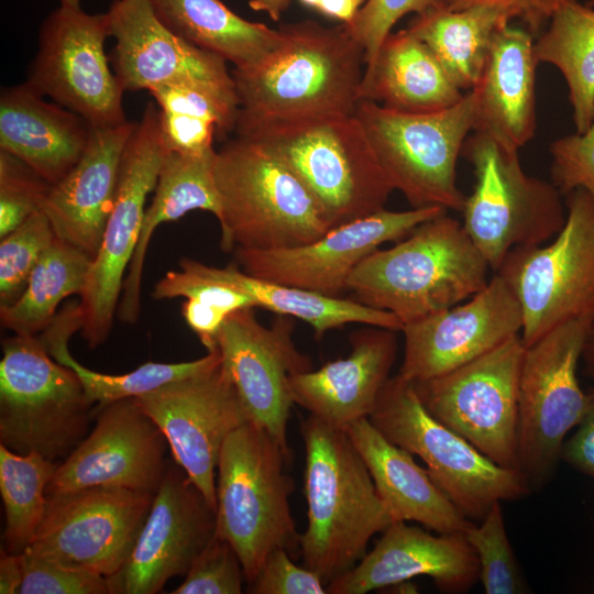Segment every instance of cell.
I'll use <instances>...</instances> for the list:
<instances>
[{"label":"cell","mask_w":594,"mask_h":594,"mask_svg":"<svg viewBox=\"0 0 594 594\" xmlns=\"http://www.w3.org/2000/svg\"><path fill=\"white\" fill-rule=\"evenodd\" d=\"M300 432L308 517L300 554L302 565L328 585L365 556L393 518L345 429L309 415Z\"/></svg>","instance_id":"1"},{"label":"cell","mask_w":594,"mask_h":594,"mask_svg":"<svg viewBox=\"0 0 594 594\" xmlns=\"http://www.w3.org/2000/svg\"><path fill=\"white\" fill-rule=\"evenodd\" d=\"M234 132L284 163L319 202L331 228L384 209L394 191L354 114L238 117Z\"/></svg>","instance_id":"2"},{"label":"cell","mask_w":594,"mask_h":594,"mask_svg":"<svg viewBox=\"0 0 594 594\" xmlns=\"http://www.w3.org/2000/svg\"><path fill=\"white\" fill-rule=\"evenodd\" d=\"M490 265L463 226L443 212L367 255L348 280L354 300L405 323L455 306L488 283Z\"/></svg>","instance_id":"3"},{"label":"cell","mask_w":594,"mask_h":594,"mask_svg":"<svg viewBox=\"0 0 594 594\" xmlns=\"http://www.w3.org/2000/svg\"><path fill=\"white\" fill-rule=\"evenodd\" d=\"M283 45L261 67L234 68L238 117L286 118L354 114L364 50L341 23L306 20L282 24Z\"/></svg>","instance_id":"4"},{"label":"cell","mask_w":594,"mask_h":594,"mask_svg":"<svg viewBox=\"0 0 594 594\" xmlns=\"http://www.w3.org/2000/svg\"><path fill=\"white\" fill-rule=\"evenodd\" d=\"M213 172L223 251L298 246L332 229L304 183L254 141L235 136L226 142Z\"/></svg>","instance_id":"5"},{"label":"cell","mask_w":594,"mask_h":594,"mask_svg":"<svg viewBox=\"0 0 594 594\" xmlns=\"http://www.w3.org/2000/svg\"><path fill=\"white\" fill-rule=\"evenodd\" d=\"M290 461L275 439L252 420L224 441L217 465L216 531L239 556L245 583H251L272 551L299 550L289 497Z\"/></svg>","instance_id":"6"},{"label":"cell","mask_w":594,"mask_h":594,"mask_svg":"<svg viewBox=\"0 0 594 594\" xmlns=\"http://www.w3.org/2000/svg\"><path fill=\"white\" fill-rule=\"evenodd\" d=\"M95 406L77 374L38 336L2 340L0 444L61 462L86 438Z\"/></svg>","instance_id":"7"},{"label":"cell","mask_w":594,"mask_h":594,"mask_svg":"<svg viewBox=\"0 0 594 594\" xmlns=\"http://www.w3.org/2000/svg\"><path fill=\"white\" fill-rule=\"evenodd\" d=\"M354 116L385 177L413 208L462 211L466 196L457 186V163L473 131L471 90L454 106L427 113L395 111L362 99Z\"/></svg>","instance_id":"8"},{"label":"cell","mask_w":594,"mask_h":594,"mask_svg":"<svg viewBox=\"0 0 594 594\" xmlns=\"http://www.w3.org/2000/svg\"><path fill=\"white\" fill-rule=\"evenodd\" d=\"M369 419L389 441L419 457L437 485L474 522L496 502L531 493L518 471L496 464L436 419L414 384L399 374L389 377Z\"/></svg>","instance_id":"9"},{"label":"cell","mask_w":594,"mask_h":594,"mask_svg":"<svg viewBox=\"0 0 594 594\" xmlns=\"http://www.w3.org/2000/svg\"><path fill=\"white\" fill-rule=\"evenodd\" d=\"M461 155L475 176L462 226L493 271L515 248L540 245L559 233L566 219L561 194L552 183L527 175L517 150L474 132Z\"/></svg>","instance_id":"10"},{"label":"cell","mask_w":594,"mask_h":594,"mask_svg":"<svg viewBox=\"0 0 594 594\" xmlns=\"http://www.w3.org/2000/svg\"><path fill=\"white\" fill-rule=\"evenodd\" d=\"M594 320L557 326L525 348L518 392V472L531 492L554 476L566 435L581 422L587 393L576 370Z\"/></svg>","instance_id":"11"},{"label":"cell","mask_w":594,"mask_h":594,"mask_svg":"<svg viewBox=\"0 0 594 594\" xmlns=\"http://www.w3.org/2000/svg\"><path fill=\"white\" fill-rule=\"evenodd\" d=\"M566 197V219L554 240L515 248L495 272L520 304L525 348L566 321L594 320V200L584 189Z\"/></svg>","instance_id":"12"},{"label":"cell","mask_w":594,"mask_h":594,"mask_svg":"<svg viewBox=\"0 0 594 594\" xmlns=\"http://www.w3.org/2000/svg\"><path fill=\"white\" fill-rule=\"evenodd\" d=\"M165 152L160 110L148 102L123 151L114 205L79 296L80 334L90 349L105 343L112 330L124 274L141 234L145 202L155 189Z\"/></svg>","instance_id":"13"},{"label":"cell","mask_w":594,"mask_h":594,"mask_svg":"<svg viewBox=\"0 0 594 594\" xmlns=\"http://www.w3.org/2000/svg\"><path fill=\"white\" fill-rule=\"evenodd\" d=\"M520 334L442 375L411 382L425 408L496 464L518 471Z\"/></svg>","instance_id":"14"},{"label":"cell","mask_w":594,"mask_h":594,"mask_svg":"<svg viewBox=\"0 0 594 594\" xmlns=\"http://www.w3.org/2000/svg\"><path fill=\"white\" fill-rule=\"evenodd\" d=\"M109 36L107 12L91 14L80 7L59 4L41 25L38 48L25 82L92 128L127 122L124 89L105 53Z\"/></svg>","instance_id":"15"},{"label":"cell","mask_w":594,"mask_h":594,"mask_svg":"<svg viewBox=\"0 0 594 594\" xmlns=\"http://www.w3.org/2000/svg\"><path fill=\"white\" fill-rule=\"evenodd\" d=\"M153 499V493L112 486L46 494L42 520L26 549L108 578L130 556Z\"/></svg>","instance_id":"16"},{"label":"cell","mask_w":594,"mask_h":594,"mask_svg":"<svg viewBox=\"0 0 594 594\" xmlns=\"http://www.w3.org/2000/svg\"><path fill=\"white\" fill-rule=\"evenodd\" d=\"M166 438L174 461L217 505L216 477L226 439L250 417L220 361L135 397Z\"/></svg>","instance_id":"17"},{"label":"cell","mask_w":594,"mask_h":594,"mask_svg":"<svg viewBox=\"0 0 594 594\" xmlns=\"http://www.w3.org/2000/svg\"><path fill=\"white\" fill-rule=\"evenodd\" d=\"M448 210L438 207L406 211L378 210L334 227L317 240L276 250L234 249V262L262 279L339 298L356 266L386 242H398L420 223Z\"/></svg>","instance_id":"18"},{"label":"cell","mask_w":594,"mask_h":594,"mask_svg":"<svg viewBox=\"0 0 594 594\" xmlns=\"http://www.w3.org/2000/svg\"><path fill=\"white\" fill-rule=\"evenodd\" d=\"M290 317L278 316L271 327L258 322L254 308L232 312L222 324L217 350L250 420L264 428L292 461L287 425L294 400L292 374L312 369L311 360L293 341Z\"/></svg>","instance_id":"19"},{"label":"cell","mask_w":594,"mask_h":594,"mask_svg":"<svg viewBox=\"0 0 594 594\" xmlns=\"http://www.w3.org/2000/svg\"><path fill=\"white\" fill-rule=\"evenodd\" d=\"M215 531V508L186 472L168 461L130 556L106 578L110 594L160 592L169 579L186 575Z\"/></svg>","instance_id":"20"},{"label":"cell","mask_w":594,"mask_h":594,"mask_svg":"<svg viewBox=\"0 0 594 594\" xmlns=\"http://www.w3.org/2000/svg\"><path fill=\"white\" fill-rule=\"evenodd\" d=\"M94 419L92 430L58 463L46 494L94 486L155 494L168 464V443L135 397L95 407Z\"/></svg>","instance_id":"21"},{"label":"cell","mask_w":594,"mask_h":594,"mask_svg":"<svg viewBox=\"0 0 594 594\" xmlns=\"http://www.w3.org/2000/svg\"><path fill=\"white\" fill-rule=\"evenodd\" d=\"M107 13L110 35L116 40L113 73L124 91L186 84L239 108L227 61L173 33L157 18L150 0H113Z\"/></svg>","instance_id":"22"},{"label":"cell","mask_w":594,"mask_h":594,"mask_svg":"<svg viewBox=\"0 0 594 594\" xmlns=\"http://www.w3.org/2000/svg\"><path fill=\"white\" fill-rule=\"evenodd\" d=\"M522 330L520 304L499 274L463 304L405 323L399 375L426 381L453 371Z\"/></svg>","instance_id":"23"},{"label":"cell","mask_w":594,"mask_h":594,"mask_svg":"<svg viewBox=\"0 0 594 594\" xmlns=\"http://www.w3.org/2000/svg\"><path fill=\"white\" fill-rule=\"evenodd\" d=\"M421 575L443 593L468 592L480 580V565L464 532L435 536L425 527L393 521L371 551L327 585V593L365 594Z\"/></svg>","instance_id":"24"},{"label":"cell","mask_w":594,"mask_h":594,"mask_svg":"<svg viewBox=\"0 0 594 594\" xmlns=\"http://www.w3.org/2000/svg\"><path fill=\"white\" fill-rule=\"evenodd\" d=\"M397 332L374 326L359 329L349 338L351 352L346 358L292 374L294 404L342 429L369 418L391 377L397 355Z\"/></svg>","instance_id":"25"},{"label":"cell","mask_w":594,"mask_h":594,"mask_svg":"<svg viewBox=\"0 0 594 594\" xmlns=\"http://www.w3.org/2000/svg\"><path fill=\"white\" fill-rule=\"evenodd\" d=\"M135 124L92 128L82 156L52 186L43 206L55 234L92 258L114 205L123 151Z\"/></svg>","instance_id":"26"},{"label":"cell","mask_w":594,"mask_h":594,"mask_svg":"<svg viewBox=\"0 0 594 594\" xmlns=\"http://www.w3.org/2000/svg\"><path fill=\"white\" fill-rule=\"evenodd\" d=\"M534 35L501 25L474 95L473 131L491 135L506 147L519 150L535 135L536 69Z\"/></svg>","instance_id":"27"},{"label":"cell","mask_w":594,"mask_h":594,"mask_svg":"<svg viewBox=\"0 0 594 594\" xmlns=\"http://www.w3.org/2000/svg\"><path fill=\"white\" fill-rule=\"evenodd\" d=\"M91 131L84 118L46 101L26 82L1 90L0 150L21 160L51 185L77 164Z\"/></svg>","instance_id":"28"},{"label":"cell","mask_w":594,"mask_h":594,"mask_svg":"<svg viewBox=\"0 0 594 594\" xmlns=\"http://www.w3.org/2000/svg\"><path fill=\"white\" fill-rule=\"evenodd\" d=\"M345 431L365 463L393 521H416L437 534L465 532L468 519L414 454L389 441L369 418Z\"/></svg>","instance_id":"29"},{"label":"cell","mask_w":594,"mask_h":594,"mask_svg":"<svg viewBox=\"0 0 594 594\" xmlns=\"http://www.w3.org/2000/svg\"><path fill=\"white\" fill-rule=\"evenodd\" d=\"M216 154L215 148L202 154L166 150L154 197L145 209L141 234L124 278L117 309L121 322L134 324L139 320L146 252L157 227L194 210L208 211L219 219L221 205L213 172Z\"/></svg>","instance_id":"30"},{"label":"cell","mask_w":594,"mask_h":594,"mask_svg":"<svg viewBox=\"0 0 594 594\" xmlns=\"http://www.w3.org/2000/svg\"><path fill=\"white\" fill-rule=\"evenodd\" d=\"M429 47L407 29L389 33L373 63L365 67L360 100L400 112L448 109L464 96Z\"/></svg>","instance_id":"31"},{"label":"cell","mask_w":594,"mask_h":594,"mask_svg":"<svg viewBox=\"0 0 594 594\" xmlns=\"http://www.w3.org/2000/svg\"><path fill=\"white\" fill-rule=\"evenodd\" d=\"M173 33L230 62L238 69L264 65L283 45L284 36L263 23L248 21L221 0H150Z\"/></svg>","instance_id":"32"},{"label":"cell","mask_w":594,"mask_h":594,"mask_svg":"<svg viewBox=\"0 0 594 594\" xmlns=\"http://www.w3.org/2000/svg\"><path fill=\"white\" fill-rule=\"evenodd\" d=\"M179 267L226 283L244 292L256 307L308 323L316 337L348 323H363L400 331L403 323L393 314L367 307L349 297H328L314 292L254 277L233 262L216 267L184 257Z\"/></svg>","instance_id":"33"},{"label":"cell","mask_w":594,"mask_h":594,"mask_svg":"<svg viewBox=\"0 0 594 594\" xmlns=\"http://www.w3.org/2000/svg\"><path fill=\"white\" fill-rule=\"evenodd\" d=\"M493 6L452 11L441 6L416 14L408 32L424 42L460 90H472L480 80L496 30L509 23Z\"/></svg>","instance_id":"34"},{"label":"cell","mask_w":594,"mask_h":594,"mask_svg":"<svg viewBox=\"0 0 594 594\" xmlns=\"http://www.w3.org/2000/svg\"><path fill=\"white\" fill-rule=\"evenodd\" d=\"M80 329L81 318L78 302H69L57 312L51 324L38 334V338L56 361L75 371L87 398L96 408L120 399L140 397L165 384L205 371L221 359L217 350L188 362H147L124 374L99 373L81 365L69 352L68 341Z\"/></svg>","instance_id":"35"},{"label":"cell","mask_w":594,"mask_h":594,"mask_svg":"<svg viewBox=\"0 0 594 594\" xmlns=\"http://www.w3.org/2000/svg\"><path fill=\"white\" fill-rule=\"evenodd\" d=\"M538 63L563 75L576 133L594 121V9L576 0L561 6L534 44Z\"/></svg>","instance_id":"36"},{"label":"cell","mask_w":594,"mask_h":594,"mask_svg":"<svg viewBox=\"0 0 594 594\" xmlns=\"http://www.w3.org/2000/svg\"><path fill=\"white\" fill-rule=\"evenodd\" d=\"M92 257L57 235L33 268L22 295L0 308L2 326L20 336H38L61 302L84 290Z\"/></svg>","instance_id":"37"},{"label":"cell","mask_w":594,"mask_h":594,"mask_svg":"<svg viewBox=\"0 0 594 594\" xmlns=\"http://www.w3.org/2000/svg\"><path fill=\"white\" fill-rule=\"evenodd\" d=\"M59 462L18 454L0 444V494L4 507L2 548L21 554L31 543L46 505V486Z\"/></svg>","instance_id":"38"},{"label":"cell","mask_w":594,"mask_h":594,"mask_svg":"<svg viewBox=\"0 0 594 594\" xmlns=\"http://www.w3.org/2000/svg\"><path fill=\"white\" fill-rule=\"evenodd\" d=\"M501 503L496 502L464 535L477 557L480 581L486 594L529 593L507 537Z\"/></svg>","instance_id":"39"},{"label":"cell","mask_w":594,"mask_h":594,"mask_svg":"<svg viewBox=\"0 0 594 594\" xmlns=\"http://www.w3.org/2000/svg\"><path fill=\"white\" fill-rule=\"evenodd\" d=\"M55 238L41 210L1 239L0 308L12 305L22 295L33 268Z\"/></svg>","instance_id":"40"},{"label":"cell","mask_w":594,"mask_h":594,"mask_svg":"<svg viewBox=\"0 0 594 594\" xmlns=\"http://www.w3.org/2000/svg\"><path fill=\"white\" fill-rule=\"evenodd\" d=\"M52 186L21 160L0 150V239L43 210Z\"/></svg>","instance_id":"41"},{"label":"cell","mask_w":594,"mask_h":594,"mask_svg":"<svg viewBox=\"0 0 594 594\" xmlns=\"http://www.w3.org/2000/svg\"><path fill=\"white\" fill-rule=\"evenodd\" d=\"M245 582L238 553L217 536L202 549L173 594H240Z\"/></svg>","instance_id":"42"},{"label":"cell","mask_w":594,"mask_h":594,"mask_svg":"<svg viewBox=\"0 0 594 594\" xmlns=\"http://www.w3.org/2000/svg\"><path fill=\"white\" fill-rule=\"evenodd\" d=\"M20 594H110L106 576L73 568L25 549Z\"/></svg>","instance_id":"43"},{"label":"cell","mask_w":594,"mask_h":594,"mask_svg":"<svg viewBox=\"0 0 594 594\" xmlns=\"http://www.w3.org/2000/svg\"><path fill=\"white\" fill-rule=\"evenodd\" d=\"M444 6L443 0H365L355 18L343 24L349 35L364 50L370 66L392 28L408 13L420 14Z\"/></svg>","instance_id":"44"},{"label":"cell","mask_w":594,"mask_h":594,"mask_svg":"<svg viewBox=\"0 0 594 594\" xmlns=\"http://www.w3.org/2000/svg\"><path fill=\"white\" fill-rule=\"evenodd\" d=\"M552 184L561 195L584 189L594 200V121L584 133L557 139L550 145Z\"/></svg>","instance_id":"45"},{"label":"cell","mask_w":594,"mask_h":594,"mask_svg":"<svg viewBox=\"0 0 594 594\" xmlns=\"http://www.w3.org/2000/svg\"><path fill=\"white\" fill-rule=\"evenodd\" d=\"M160 110L205 118L217 125L218 139L234 131L239 108L213 94L186 84H168L148 90Z\"/></svg>","instance_id":"46"},{"label":"cell","mask_w":594,"mask_h":594,"mask_svg":"<svg viewBox=\"0 0 594 594\" xmlns=\"http://www.w3.org/2000/svg\"><path fill=\"white\" fill-rule=\"evenodd\" d=\"M154 299L184 297L220 307L232 314L244 308H256L244 292L190 270L169 271L154 286Z\"/></svg>","instance_id":"47"},{"label":"cell","mask_w":594,"mask_h":594,"mask_svg":"<svg viewBox=\"0 0 594 594\" xmlns=\"http://www.w3.org/2000/svg\"><path fill=\"white\" fill-rule=\"evenodd\" d=\"M246 590L252 594H326L327 585L316 572L294 563L288 550L277 548Z\"/></svg>","instance_id":"48"},{"label":"cell","mask_w":594,"mask_h":594,"mask_svg":"<svg viewBox=\"0 0 594 594\" xmlns=\"http://www.w3.org/2000/svg\"><path fill=\"white\" fill-rule=\"evenodd\" d=\"M160 127L167 151L202 154L213 148L217 125L210 120L160 110Z\"/></svg>","instance_id":"49"},{"label":"cell","mask_w":594,"mask_h":594,"mask_svg":"<svg viewBox=\"0 0 594 594\" xmlns=\"http://www.w3.org/2000/svg\"><path fill=\"white\" fill-rule=\"evenodd\" d=\"M570 0H443L447 9L460 11L474 6H493L519 20L534 36L539 35L553 13Z\"/></svg>","instance_id":"50"},{"label":"cell","mask_w":594,"mask_h":594,"mask_svg":"<svg viewBox=\"0 0 594 594\" xmlns=\"http://www.w3.org/2000/svg\"><path fill=\"white\" fill-rule=\"evenodd\" d=\"M561 460L594 479V387L587 393V407L581 422L562 446Z\"/></svg>","instance_id":"51"},{"label":"cell","mask_w":594,"mask_h":594,"mask_svg":"<svg viewBox=\"0 0 594 594\" xmlns=\"http://www.w3.org/2000/svg\"><path fill=\"white\" fill-rule=\"evenodd\" d=\"M182 315L207 351H217L218 333L231 314L213 305L186 299L182 306Z\"/></svg>","instance_id":"52"},{"label":"cell","mask_w":594,"mask_h":594,"mask_svg":"<svg viewBox=\"0 0 594 594\" xmlns=\"http://www.w3.org/2000/svg\"><path fill=\"white\" fill-rule=\"evenodd\" d=\"M23 580V568L20 554L7 552L1 547L0 556V593H19Z\"/></svg>","instance_id":"53"},{"label":"cell","mask_w":594,"mask_h":594,"mask_svg":"<svg viewBox=\"0 0 594 594\" xmlns=\"http://www.w3.org/2000/svg\"><path fill=\"white\" fill-rule=\"evenodd\" d=\"M365 0H320L316 11L327 18L350 23Z\"/></svg>","instance_id":"54"},{"label":"cell","mask_w":594,"mask_h":594,"mask_svg":"<svg viewBox=\"0 0 594 594\" xmlns=\"http://www.w3.org/2000/svg\"><path fill=\"white\" fill-rule=\"evenodd\" d=\"M289 4L290 0H249L252 10L266 12L273 21H279Z\"/></svg>","instance_id":"55"},{"label":"cell","mask_w":594,"mask_h":594,"mask_svg":"<svg viewBox=\"0 0 594 594\" xmlns=\"http://www.w3.org/2000/svg\"><path fill=\"white\" fill-rule=\"evenodd\" d=\"M582 359L584 361L586 374L594 380V321L592 322L584 343Z\"/></svg>","instance_id":"56"},{"label":"cell","mask_w":594,"mask_h":594,"mask_svg":"<svg viewBox=\"0 0 594 594\" xmlns=\"http://www.w3.org/2000/svg\"><path fill=\"white\" fill-rule=\"evenodd\" d=\"M302 6L316 11L320 0H298Z\"/></svg>","instance_id":"57"},{"label":"cell","mask_w":594,"mask_h":594,"mask_svg":"<svg viewBox=\"0 0 594 594\" xmlns=\"http://www.w3.org/2000/svg\"><path fill=\"white\" fill-rule=\"evenodd\" d=\"M81 0H59L62 6L80 7Z\"/></svg>","instance_id":"58"},{"label":"cell","mask_w":594,"mask_h":594,"mask_svg":"<svg viewBox=\"0 0 594 594\" xmlns=\"http://www.w3.org/2000/svg\"><path fill=\"white\" fill-rule=\"evenodd\" d=\"M591 3L594 4V0H592Z\"/></svg>","instance_id":"59"}]
</instances>
